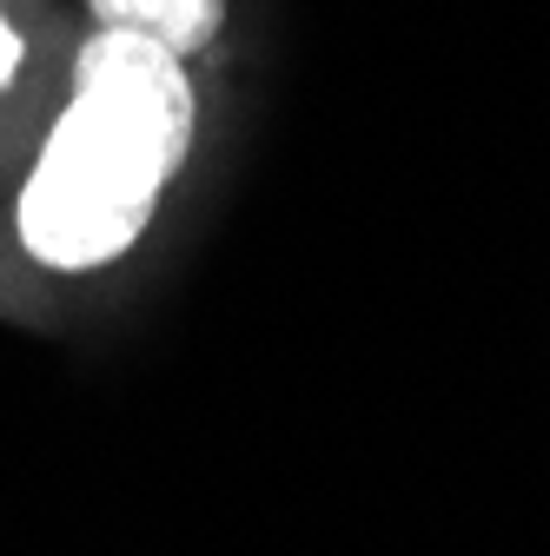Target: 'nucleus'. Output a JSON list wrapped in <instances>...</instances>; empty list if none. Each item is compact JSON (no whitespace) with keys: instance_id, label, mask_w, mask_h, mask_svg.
Returning <instances> with one entry per match:
<instances>
[{"instance_id":"3","label":"nucleus","mask_w":550,"mask_h":556,"mask_svg":"<svg viewBox=\"0 0 550 556\" xmlns=\"http://www.w3.org/2000/svg\"><path fill=\"white\" fill-rule=\"evenodd\" d=\"M14 66H21V34L8 27V14H0V87L14 80Z\"/></svg>"},{"instance_id":"1","label":"nucleus","mask_w":550,"mask_h":556,"mask_svg":"<svg viewBox=\"0 0 550 556\" xmlns=\"http://www.w3.org/2000/svg\"><path fill=\"white\" fill-rule=\"evenodd\" d=\"M192 147L186 60L153 34L100 27L74 60V100L21 192V239L53 271L120 258L147 232Z\"/></svg>"},{"instance_id":"2","label":"nucleus","mask_w":550,"mask_h":556,"mask_svg":"<svg viewBox=\"0 0 550 556\" xmlns=\"http://www.w3.org/2000/svg\"><path fill=\"white\" fill-rule=\"evenodd\" d=\"M100 27H133V34H153L160 47H173L179 60L213 47L220 21H226V0H87Z\"/></svg>"}]
</instances>
